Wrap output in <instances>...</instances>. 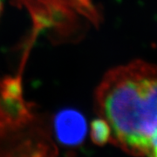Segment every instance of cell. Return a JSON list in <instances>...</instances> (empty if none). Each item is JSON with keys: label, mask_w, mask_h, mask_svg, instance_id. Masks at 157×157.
I'll return each instance as SVG.
<instances>
[{"label": "cell", "mask_w": 157, "mask_h": 157, "mask_svg": "<svg viewBox=\"0 0 157 157\" xmlns=\"http://www.w3.org/2000/svg\"><path fill=\"white\" fill-rule=\"evenodd\" d=\"M95 100L110 126V141L133 155H146L157 128V66L135 60L110 70Z\"/></svg>", "instance_id": "6da1fadb"}, {"label": "cell", "mask_w": 157, "mask_h": 157, "mask_svg": "<svg viewBox=\"0 0 157 157\" xmlns=\"http://www.w3.org/2000/svg\"><path fill=\"white\" fill-rule=\"evenodd\" d=\"M53 130L58 141L67 147L80 145L86 136L87 124L80 113L72 108L63 109L53 119Z\"/></svg>", "instance_id": "7a4b0ae2"}, {"label": "cell", "mask_w": 157, "mask_h": 157, "mask_svg": "<svg viewBox=\"0 0 157 157\" xmlns=\"http://www.w3.org/2000/svg\"><path fill=\"white\" fill-rule=\"evenodd\" d=\"M0 96V124L19 125L28 117L27 108L21 98V88L16 80L4 83Z\"/></svg>", "instance_id": "3957f363"}, {"label": "cell", "mask_w": 157, "mask_h": 157, "mask_svg": "<svg viewBox=\"0 0 157 157\" xmlns=\"http://www.w3.org/2000/svg\"><path fill=\"white\" fill-rule=\"evenodd\" d=\"M90 136L94 143L103 146L111 140V128L103 118L94 120L90 126Z\"/></svg>", "instance_id": "277c9868"}, {"label": "cell", "mask_w": 157, "mask_h": 157, "mask_svg": "<svg viewBox=\"0 0 157 157\" xmlns=\"http://www.w3.org/2000/svg\"><path fill=\"white\" fill-rule=\"evenodd\" d=\"M146 155L147 157H157V128L151 135Z\"/></svg>", "instance_id": "5b68a950"}, {"label": "cell", "mask_w": 157, "mask_h": 157, "mask_svg": "<svg viewBox=\"0 0 157 157\" xmlns=\"http://www.w3.org/2000/svg\"><path fill=\"white\" fill-rule=\"evenodd\" d=\"M2 11V0H0V13Z\"/></svg>", "instance_id": "8992f818"}]
</instances>
